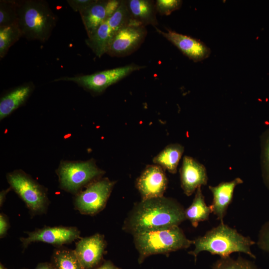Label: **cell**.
<instances>
[{"instance_id":"cell-6","label":"cell","mask_w":269,"mask_h":269,"mask_svg":"<svg viewBox=\"0 0 269 269\" xmlns=\"http://www.w3.org/2000/svg\"><path fill=\"white\" fill-rule=\"evenodd\" d=\"M59 185L63 190L75 195L82 188L97 180L105 171L92 160L61 162L56 170Z\"/></svg>"},{"instance_id":"cell-17","label":"cell","mask_w":269,"mask_h":269,"mask_svg":"<svg viewBox=\"0 0 269 269\" xmlns=\"http://www.w3.org/2000/svg\"><path fill=\"white\" fill-rule=\"evenodd\" d=\"M128 9L134 23L138 26L158 24L155 3L148 0H127Z\"/></svg>"},{"instance_id":"cell-28","label":"cell","mask_w":269,"mask_h":269,"mask_svg":"<svg viewBox=\"0 0 269 269\" xmlns=\"http://www.w3.org/2000/svg\"><path fill=\"white\" fill-rule=\"evenodd\" d=\"M182 3L180 0H157L155 5L157 12L161 15H168L179 9Z\"/></svg>"},{"instance_id":"cell-25","label":"cell","mask_w":269,"mask_h":269,"mask_svg":"<svg viewBox=\"0 0 269 269\" xmlns=\"http://www.w3.org/2000/svg\"><path fill=\"white\" fill-rule=\"evenodd\" d=\"M19 1H0V27L18 24Z\"/></svg>"},{"instance_id":"cell-15","label":"cell","mask_w":269,"mask_h":269,"mask_svg":"<svg viewBox=\"0 0 269 269\" xmlns=\"http://www.w3.org/2000/svg\"><path fill=\"white\" fill-rule=\"evenodd\" d=\"M243 183V180L237 177L230 181L222 182L216 186H209L213 194L212 204L209 206L211 211L221 222L232 200L235 188Z\"/></svg>"},{"instance_id":"cell-27","label":"cell","mask_w":269,"mask_h":269,"mask_svg":"<svg viewBox=\"0 0 269 269\" xmlns=\"http://www.w3.org/2000/svg\"><path fill=\"white\" fill-rule=\"evenodd\" d=\"M261 163L264 180L269 188V129L261 137Z\"/></svg>"},{"instance_id":"cell-2","label":"cell","mask_w":269,"mask_h":269,"mask_svg":"<svg viewBox=\"0 0 269 269\" xmlns=\"http://www.w3.org/2000/svg\"><path fill=\"white\" fill-rule=\"evenodd\" d=\"M254 244L250 238L243 236L235 229L221 222L204 236L194 240L195 249L188 253L193 256L195 260L198 254L202 251L220 256L221 258L230 257L234 252H241L255 258L251 250Z\"/></svg>"},{"instance_id":"cell-3","label":"cell","mask_w":269,"mask_h":269,"mask_svg":"<svg viewBox=\"0 0 269 269\" xmlns=\"http://www.w3.org/2000/svg\"><path fill=\"white\" fill-rule=\"evenodd\" d=\"M17 15L22 36L28 40L46 42L57 21L48 3L41 0L19 1Z\"/></svg>"},{"instance_id":"cell-34","label":"cell","mask_w":269,"mask_h":269,"mask_svg":"<svg viewBox=\"0 0 269 269\" xmlns=\"http://www.w3.org/2000/svg\"><path fill=\"white\" fill-rule=\"evenodd\" d=\"M11 189L10 187L2 190L0 193V207H1L6 199V195L7 193Z\"/></svg>"},{"instance_id":"cell-13","label":"cell","mask_w":269,"mask_h":269,"mask_svg":"<svg viewBox=\"0 0 269 269\" xmlns=\"http://www.w3.org/2000/svg\"><path fill=\"white\" fill-rule=\"evenodd\" d=\"M156 31L175 46L183 54L195 62L208 58L210 49L202 41L170 29L166 32L155 27Z\"/></svg>"},{"instance_id":"cell-7","label":"cell","mask_w":269,"mask_h":269,"mask_svg":"<svg viewBox=\"0 0 269 269\" xmlns=\"http://www.w3.org/2000/svg\"><path fill=\"white\" fill-rule=\"evenodd\" d=\"M115 182L108 178L98 179L75 195L74 205L81 214L95 215L105 207Z\"/></svg>"},{"instance_id":"cell-33","label":"cell","mask_w":269,"mask_h":269,"mask_svg":"<svg viewBox=\"0 0 269 269\" xmlns=\"http://www.w3.org/2000/svg\"><path fill=\"white\" fill-rule=\"evenodd\" d=\"M34 269H55L51 263H41Z\"/></svg>"},{"instance_id":"cell-10","label":"cell","mask_w":269,"mask_h":269,"mask_svg":"<svg viewBox=\"0 0 269 269\" xmlns=\"http://www.w3.org/2000/svg\"><path fill=\"white\" fill-rule=\"evenodd\" d=\"M146 33L143 26L129 25L120 29L113 37L107 54L115 57L131 54L140 46Z\"/></svg>"},{"instance_id":"cell-11","label":"cell","mask_w":269,"mask_h":269,"mask_svg":"<svg viewBox=\"0 0 269 269\" xmlns=\"http://www.w3.org/2000/svg\"><path fill=\"white\" fill-rule=\"evenodd\" d=\"M106 246L104 236L96 233L81 238L74 251L83 269H92L101 262Z\"/></svg>"},{"instance_id":"cell-26","label":"cell","mask_w":269,"mask_h":269,"mask_svg":"<svg viewBox=\"0 0 269 269\" xmlns=\"http://www.w3.org/2000/svg\"><path fill=\"white\" fill-rule=\"evenodd\" d=\"M213 269H258L252 262L238 258L234 259L230 257L221 258L212 266Z\"/></svg>"},{"instance_id":"cell-9","label":"cell","mask_w":269,"mask_h":269,"mask_svg":"<svg viewBox=\"0 0 269 269\" xmlns=\"http://www.w3.org/2000/svg\"><path fill=\"white\" fill-rule=\"evenodd\" d=\"M25 233L27 237L19 239L23 250L32 243L42 242L58 248L81 238L80 231L73 226H45Z\"/></svg>"},{"instance_id":"cell-14","label":"cell","mask_w":269,"mask_h":269,"mask_svg":"<svg viewBox=\"0 0 269 269\" xmlns=\"http://www.w3.org/2000/svg\"><path fill=\"white\" fill-rule=\"evenodd\" d=\"M180 175L181 188L185 194L188 196L199 187L207 183L208 177L205 166L189 156L183 157Z\"/></svg>"},{"instance_id":"cell-22","label":"cell","mask_w":269,"mask_h":269,"mask_svg":"<svg viewBox=\"0 0 269 269\" xmlns=\"http://www.w3.org/2000/svg\"><path fill=\"white\" fill-rule=\"evenodd\" d=\"M51 263L55 269H84L74 250L62 247L54 250Z\"/></svg>"},{"instance_id":"cell-21","label":"cell","mask_w":269,"mask_h":269,"mask_svg":"<svg viewBox=\"0 0 269 269\" xmlns=\"http://www.w3.org/2000/svg\"><path fill=\"white\" fill-rule=\"evenodd\" d=\"M113 37V34L106 21L97 28L92 36L86 39L85 42L100 58L107 53Z\"/></svg>"},{"instance_id":"cell-30","label":"cell","mask_w":269,"mask_h":269,"mask_svg":"<svg viewBox=\"0 0 269 269\" xmlns=\"http://www.w3.org/2000/svg\"><path fill=\"white\" fill-rule=\"evenodd\" d=\"M96 0H67V2L73 11L81 12L84 10Z\"/></svg>"},{"instance_id":"cell-36","label":"cell","mask_w":269,"mask_h":269,"mask_svg":"<svg viewBox=\"0 0 269 269\" xmlns=\"http://www.w3.org/2000/svg\"></svg>"},{"instance_id":"cell-8","label":"cell","mask_w":269,"mask_h":269,"mask_svg":"<svg viewBox=\"0 0 269 269\" xmlns=\"http://www.w3.org/2000/svg\"><path fill=\"white\" fill-rule=\"evenodd\" d=\"M134 64L97 72L91 74L64 76L56 79L55 82H72L90 91L99 93L134 71L145 68Z\"/></svg>"},{"instance_id":"cell-24","label":"cell","mask_w":269,"mask_h":269,"mask_svg":"<svg viewBox=\"0 0 269 269\" xmlns=\"http://www.w3.org/2000/svg\"><path fill=\"white\" fill-rule=\"evenodd\" d=\"M22 34L18 24L0 27V57L3 58L9 48L19 39Z\"/></svg>"},{"instance_id":"cell-1","label":"cell","mask_w":269,"mask_h":269,"mask_svg":"<svg viewBox=\"0 0 269 269\" xmlns=\"http://www.w3.org/2000/svg\"><path fill=\"white\" fill-rule=\"evenodd\" d=\"M183 207L164 196L141 200L124 221L123 230L133 235L140 232L178 226L186 218Z\"/></svg>"},{"instance_id":"cell-29","label":"cell","mask_w":269,"mask_h":269,"mask_svg":"<svg viewBox=\"0 0 269 269\" xmlns=\"http://www.w3.org/2000/svg\"><path fill=\"white\" fill-rule=\"evenodd\" d=\"M258 245L261 249L269 253V221L264 224L260 232Z\"/></svg>"},{"instance_id":"cell-31","label":"cell","mask_w":269,"mask_h":269,"mask_svg":"<svg viewBox=\"0 0 269 269\" xmlns=\"http://www.w3.org/2000/svg\"><path fill=\"white\" fill-rule=\"evenodd\" d=\"M9 227L7 216L3 213L0 214V238L4 237L7 234Z\"/></svg>"},{"instance_id":"cell-18","label":"cell","mask_w":269,"mask_h":269,"mask_svg":"<svg viewBox=\"0 0 269 269\" xmlns=\"http://www.w3.org/2000/svg\"><path fill=\"white\" fill-rule=\"evenodd\" d=\"M107 2L108 0H96L80 13L88 37L110 17L107 9Z\"/></svg>"},{"instance_id":"cell-20","label":"cell","mask_w":269,"mask_h":269,"mask_svg":"<svg viewBox=\"0 0 269 269\" xmlns=\"http://www.w3.org/2000/svg\"><path fill=\"white\" fill-rule=\"evenodd\" d=\"M211 212L210 207L205 203L201 187H199L192 204L184 211L185 218L194 227H197L199 222L208 219Z\"/></svg>"},{"instance_id":"cell-16","label":"cell","mask_w":269,"mask_h":269,"mask_svg":"<svg viewBox=\"0 0 269 269\" xmlns=\"http://www.w3.org/2000/svg\"><path fill=\"white\" fill-rule=\"evenodd\" d=\"M32 82L17 86L3 94L0 99V120L11 114L22 105L34 89Z\"/></svg>"},{"instance_id":"cell-32","label":"cell","mask_w":269,"mask_h":269,"mask_svg":"<svg viewBox=\"0 0 269 269\" xmlns=\"http://www.w3.org/2000/svg\"><path fill=\"white\" fill-rule=\"evenodd\" d=\"M96 269H121V268L116 266L110 261H105L100 266Z\"/></svg>"},{"instance_id":"cell-12","label":"cell","mask_w":269,"mask_h":269,"mask_svg":"<svg viewBox=\"0 0 269 269\" xmlns=\"http://www.w3.org/2000/svg\"><path fill=\"white\" fill-rule=\"evenodd\" d=\"M167 185L163 169L156 164L147 165L136 182L142 200L163 196Z\"/></svg>"},{"instance_id":"cell-19","label":"cell","mask_w":269,"mask_h":269,"mask_svg":"<svg viewBox=\"0 0 269 269\" xmlns=\"http://www.w3.org/2000/svg\"><path fill=\"white\" fill-rule=\"evenodd\" d=\"M184 152V147L179 143L167 145L153 158V162L174 174Z\"/></svg>"},{"instance_id":"cell-35","label":"cell","mask_w":269,"mask_h":269,"mask_svg":"<svg viewBox=\"0 0 269 269\" xmlns=\"http://www.w3.org/2000/svg\"><path fill=\"white\" fill-rule=\"evenodd\" d=\"M0 269H7L1 263L0 264Z\"/></svg>"},{"instance_id":"cell-23","label":"cell","mask_w":269,"mask_h":269,"mask_svg":"<svg viewBox=\"0 0 269 269\" xmlns=\"http://www.w3.org/2000/svg\"><path fill=\"white\" fill-rule=\"evenodd\" d=\"M107 22L113 36L119 30L127 26L136 25L132 19L127 0H121L117 9L107 20Z\"/></svg>"},{"instance_id":"cell-4","label":"cell","mask_w":269,"mask_h":269,"mask_svg":"<svg viewBox=\"0 0 269 269\" xmlns=\"http://www.w3.org/2000/svg\"><path fill=\"white\" fill-rule=\"evenodd\" d=\"M133 236L139 254V264L151 255L167 254L188 248L193 244V241L187 239L178 226L140 232Z\"/></svg>"},{"instance_id":"cell-5","label":"cell","mask_w":269,"mask_h":269,"mask_svg":"<svg viewBox=\"0 0 269 269\" xmlns=\"http://www.w3.org/2000/svg\"><path fill=\"white\" fill-rule=\"evenodd\" d=\"M6 179L11 189L24 202L31 215L46 213L49 200L45 187L21 170L8 173Z\"/></svg>"}]
</instances>
